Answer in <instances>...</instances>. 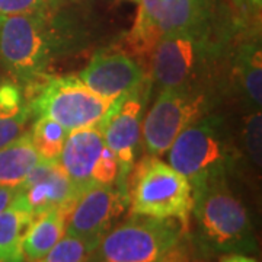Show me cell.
Returning a JSON list of instances; mask_svg holds the SVG:
<instances>
[{"instance_id": "1", "label": "cell", "mask_w": 262, "mask_h": 262, "mask_svg": "<svg viewBox=\"0 0 262 262\" xmlns=\"http://www.w3.org/2000/svg\"><path fill=\"white\" fill-rule=\"evenodd\" d=\"M72 28L56 6L28 15L0 16V60L20 80H35L70 41Z\"/></svg>"}, {"instance_id": "2", "label": "cell", "mask_w": 262, "mask_h": 262, "mask_svg": "<svg viewBox=\"0 0 262 262\" xmlns=\"http://www.w3.org/2000/svg\"><path fill=\"white\" fill-rule=\"evenodd\" d=\"M227 35L215 22L169 34L150 53V80L159 89L208 88L207 80L225 50Z\"/></svg>"}, {"instance_id": "3", "label": "cell", "mask_w": 262, "mask_h": 262, "mask_svg": "<svg viewBox=\"0 0 262 262\" xmlns=\"http://www.w3.org/2000/svg\"><path fill=\"white\" fill-rule=\"evenodd\" d=\"M166 155L169 165L191 184L192 194L213 182L226 181L237 160V150L226 121L210 113L188 125Z\"/></svg>"}, {"instance_id": "4", "label": "cell", "mask_w": 262, "mask_h": 262, "mask_svg": "<svg viewBox=\"0 0 262 262\" xmlns=\"http://www.w3.org/2000/svg\"><path fill=\"white\" fill-rule=\"evenodd\" d=\"M128 198L133 214L173 219L184 227L194 206L188 179L169 163L150 155L134 169Z\"/></svg>"}, {"instance_id": "5", "label": "cell", "mask_w": 262, "mask_h": 262, "mask_svg": "<svg viewBox=\"0 0 262 262\" xmlns=\"http://www.w3.org/2000/svg\"><path fill=\"white\" fill-rule=\"evenodd\" d=\"M194 195V214L201 236L211 249L220 252H239L252 249V226L242 201L217 181Z\"/></svg>"}, {"instance_id": "6", "label": "cell", "mask_w": 262, "mask_h": 262, "mask_svg": "<svg viewBox=\"0 0 262 262\" xmlns=\"http://www.w3.org/2000/svg\"><path fill=\"white\" fill-rule=\"evenodd\" d=\"M184 226L173 219L136 215L111 229L95 252L99 262H162L181 242Z\"/></svg>"}, {"instance_id": "7", "label": "cell", "mask_w": 262, "mask_h": 262, "mask_svg": "<svg viewBox=\"0 0 262 262\" xmlns=\"http://www.w3.org/2000/svg\"><path fill=\"white\" fill-rule=\"evenodd\" d=\"M127 42L137 57L150 56L160 38L215 22L214 0H139Z\"/></svg>"}, {"instance_id": "8", "label": "cell", "mask_w": 262, "mask_h": 262, "mask_svg": "<svg viewBox=\"0 0 262 262\" xmlns=\"http://www.w3.org/2000/svg\"><path fill=\"white\" fill-rule=\"evenodd\" d=\"M211 95L208 88L160 89L147 114H144L141 136L146 151L159 158L166 155L182 131L210 113Z\"/></svg>"}, {"instance_id": "9", "label": "cell", "mask_w": 262, "mask_h": 262, "mask_svg": "<svg viewBox=\"0 0 262 262\" xmlns=\"http://www.w3.org/2000/svg\"><path fill=\"white\" fill-rule=\"evenodd\" d=\"M114 101L95 94L79 76L51 77L29 102L32 114L48 117L72 133L102 121Z\"/></svg>"}, {"instance_id": "10", "label": "cell", "mask_w": 262, "mask_h": 262, "mask_svg": "<svg viewBox=\"0 0 262 262\" xmlns=\"http://www.w3.org/2000/svg\"><path fill=\"white\" fill-rule=\"evenodd\" d=\"M150 76L131 91L115 99L99 124L106 147L117 156L127 178L134 166L141 137L143 118L151 92Z\"/></svg>"}, {"instance_id": "11", "label": "cell", "mask_w": 262, "mask_h": 262, "mask_svg": "<svg viewBox=\"0 0 262 262\" xmlns=\"http://www.w3.org/2000/svg\"><path fill=\"white\" fill-rule=\"evenodd\" d=\"M127 203V188L117 184L84 189L69 214L66 234L101 242L124 213Z\"/></svg>"}, {"instance_id": "12", "label": "cell", "mask_w": 262, "mask_h": 262, "mask_svg": "<svg viewBox=\"0 0 262 262\" xmlns=\"http://www.w3.org/2000/svg\"><path fill=\"white\" fill-rule=\"evenodd\" d=\"M149 76L144 67L124 51H99L80 72L79 79L95 94L110 101L118 99Z\"/></svg>"}, {"instance_id": "13", "label": "cell", "mask_w": 262, "mask_h": 262, "mask_svg": "<svg viewBox=\"0 0 262 262\" xmlns=\"http://www.w3.org/2000/svg\"><path fill=\"white\" fill-rule=\"evenodd\" d=\"M32 214L53 208L72 210L82 194L57 160H41L18 188Z\"/></svg>"}, {"instance_id": "14", "label": "cell", "mask_w": 262, "mask_h": 262, "mask_svg": "<svg viewBox=\"0 0 262 262\" xmlns=\"http://www.w3.org/2000/svg\"><path fill=\"white\" fill-rule=\"evenodd\" d=\"M103 147L105 141L98 125L69 133L57 162L80 192L94 187L92 172Z\"/></svg>"}, {"instance_id": "15", "label": "cell", "mask_w": 262, "mask_h": 262, "mask_svg": "<svg viewBox=\"0 0 262 262\" xmlns=\"http://www.w3.org/2000/svg\"><path fill=\"white\" fill-rule=\"evenodd\" d=\"M72 210L53 208L32 217L24 236V256L29 262L39 261L66 234Z\"/></svg>"}, {"instance_id": "16", "label": "cell", "mask_w": 262, "mask_h": 262, "mask_svg": "<svg viewBox=\"0 0 262 262\" xmlns=\"http://www.w3.org/2000/svg\"><path fill=\"white\" fill-rule=\"evenodd\" d=\"M24 198L16 194L12 203L0 213V262H24V236L32 220Z\"/></svg>"}, {"instance_id": "17", "label": "cell", "mask_w": 262, "mask_h": 262, "mask_svg": "<svg viewBox=\"0 0 262 262\" xmlns=\"http://www.w3.org/2000/svg\"><path fill=\"white\" fill-rule=\"evenodd\" d=\"M41 160L31 134L22 133L18 139L0 149V187L19 188Z\"/></svg>"}, {"instance_id": "18", "label": "cell", "mask_w": 262, "mask_h": 262, "mask_svg": "<svg viewBox=\"0 0 262 262\" xmlns=\"http://www.w3.org/2000/svg\"><path fill=\"white\" fill-rule=\"evenodd\" d=\"M233 75L245 99L253 111H259L262 102V56L259 41L245 42L236 51Z\"/></svg>"}, {"instance_id": "19", "label": "cell", "mask_w": 262, "mask_h": 262, "mask_svg": "<svg viewBox=\"0 0 262 262\" xmlns=\"http://www.w3.org/2000/svg\"><path fill=\"white\" fill-rule=\"evenodd\" d=\"M31 106L13 84L0 86V149L18 139L31 120Z\"/></svg>"}, {"instance_id": "20", "label": "cell", "mask_w": 262, "mask_h": 262, "mask_svg": "<svg viewBox=\"0 0 262 262\" xmlns=\"http://www.w3.org/2000/svg\"><path fill=\"white\" fill-rule=\"evenodd\" d=\"M29 134L34 147L42 159L57 160L63 150L69 131L54 120L38 115Z\"/></svg>"}, {"instance_id": "21", "label": "cell", "mask_w": 262, "mask_h": 262, "mask_svg": "<svg viewBox=\"0 0 262 262\" xmlns=\"http://www.w3.org/2000/svg\"><path fill=\"white\" fill-rule=\"evenodd\" d=\"M98 241L82 239L72 234H64L46 256L37 262H88L98 248Z\"/></svg>"}, {"instance_id": "22", "label": "cell", "mask_w": 262, "mask_h": 262, "mask_svg": "<svg viewBox=\"0 0 262 262\" xmlns=\"http://www.w3.org/2000/svg\"><path fill=\"white\" fill-rule=\"evenodd\" d=\"M262 121H261V110L259 111H252L251 115L245 120L244 127V143L245 149L248 156L251 158L253 165L258 168L261 166V133Z\"/></svg>"}, {"instance_id": "23", "label": "cell", "mask_w": 262, "mask_h": 262, "mask_svg": "<svg viewBox=\"0 0 262 262\" xmlns=\"http://www.w3.org/2000/svg\"><path fill=\"white\" fill-rule=\"evenodd\" d=\"M58 0H0V16L28 15L57 6Z\"/></svg>"}, {"instance_id": "24", "label": "cell", "mask_w": 262, "mask_h": 262, "mask_svg": "<svg viewBox=\"0 0 262 262\" xmlns=\"http://www.w3.org/2000/svg\"><path fill=\"white\" fill-rule=\"evenodd\" d=\"M16 191H18V188L0 187V213L12 203Z\"/></svg>"}, {"instance_id": "25", "label": "cell", "mask_w": 262, "mask_h": 262, "mask_svg": "<svg viewBox=\"0 0 262 262\" xmlns=\"http://www.w3.org/2000/svg\"><path fill=\"white\" fill-rule=\"evenodd\" d=\"M237 3L248 13H259L262 6V0H237Z\"/></svg>"}, {"instance_id": "26", "label": "cell", "mask_w": 262, "mask_h": 262, "mask_svg": "<svg viewBox=\"0 0 262 262\" xmlns=\"http://www.w3.org/2000/svg\"><path fill=\"white\" fill-rule=\"evenodd\" d=\"M220 262H258L252 256H248V255H244V253L239 252H230L222 256Z\"/></svg>"}, {"instance_id": "27", "label": "cell", "mask_w": 262, "mask_h": 262, "mask_svg": "<svg viewBox=\"0 0 262 262\" xmlns=\"http://www.w3.org/2000/svg\"><path fill=\"white\" fill-rule=\"evenodd\" d=\"M134 2H139V0H134Z\"/></svg>"}]
</instances>
